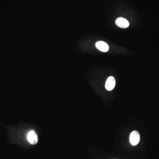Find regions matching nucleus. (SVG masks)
Listing matches in <instances>:
<instances>
[{
    "instance_id": "1",
    "label": "nucleus",
    "mask_w": 159,
    "mask_h": 159,
    "mask_svg": "<svg viewBox=\"0 0 159 159\" xmlns=\"http://www.w3.org/2000/svg\"><path fill=\"white\" fill-rule=\"evenodd\" d=\"M140 140V136L139 132L136 130L133 131L130 134L129 137L130 144L133 146H135L139 143Z\"/></svg>"
},
{
    "instance_id": "2",
    "label": "nucleus",
    "mask_w": 159,
    "mask_h": 159,
    "mask_svg": "<svg viewBox=\"0 0 159 159\" xmlns=\"http://www.w3.org/2000/svg\"><path fill=\"white\" fill-rule=\"evenodd\" d=\"M116 80L113 77H109L108 79L105 84V87L106 89L108 91H111L114 89L116 85Z\"/></svg>"
},
{
    "instance_id": "3",
    "label": "nucleus",
    "mask_w": 159,
    "mask_h": 159,
    "mask_svg": "<svg viewBox=\"0 0 159 159\" xmlns=\"http://www.w3.org/2000/svg\"><path fill=\"white\" fill-rule=\"evenodd\" d=\"M116 24L117 26L121 28H126L129 26V22L127 20L124 18H118L116 20Z\"/></svg>"
},
{
    "instance_id": "4",
    "label": "nucleus",
    "mask_w": 159,
    "mask_h": 159,
    "mask_svg": "<svg viewBox=\"0 0 159 159\" xmlns=\"http://www.w3.org/2000/svg\"><path fill=\"white\" fill-rule=\"evenodd\" d=\"M95 46L98 50L103 52H106L109 50L108 44L103 41H99L95 44Z\"/></svg>"
}]
</instances>
